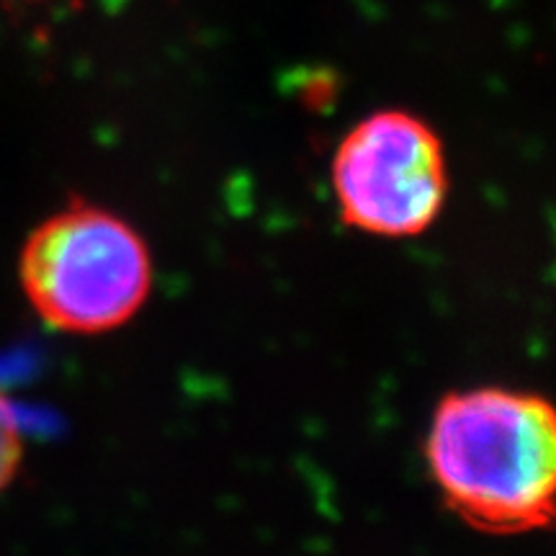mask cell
<instances>
[{
    "mask_svg": "<svg viewBox=\"0 0 556 556\" xmlns=\"http://www.w3.org/2000/svg\"><path fill=\"white\" fill-rule=\"evenodd\" d=\"M426 458L443 503L477 531L516 536L554 520L556 415L541 394L503 387L446 394Z\"/></svg>",
    "mask_w": 556,
    "mask_h": 556,
    "instance_id": "1",
    "label": "cell"
},
{
    "mask_svg": "<svg viewBox=\"0 0 556 556\" xmlns=\"http://www.w3.org/2000/svg\"><path fill=\"white\" fill-rule=\"evenodd\" d=\"M21 289L60 332L99 336L127 325L152 289L148 242L109 208L73 201L26 238Z\"/></svg>",
    "mask_w": 556,
    "mask_h": 556,
    "instance_id": "2",
    "label": "cell"
},
{
    "mask_svg": "<svg viewBox=\"0 0 556 556\" xmlns=\"http://www.w3.org/2000/svg\"><path fill=\"white\" fill-rule=\"evenodd\" d=\"M332 191L348 227L377 238H417L435 225L446 204L441 137L409 111H377L340 139Z\"/></svg>",
    "mask_w": 556,
    "mask_h": 556,
    "instance_id": "3",
    "label": "cell"
},
{
    "mask_svg": "<svg viewBox=\"0 0 556 556\" xmlns=\"http://www.w3.org/2000/svg\"><path fill=\"white\" fill-rule=\"evenodd\" d=\"M24 462V433H21L16 407L0 392V492L16 479Z\"/></svg>",
    "mask_w": 556,
    "mask_h": 556,
    "instance_id": "4",
    "label": "cell"
}]
</instances>
